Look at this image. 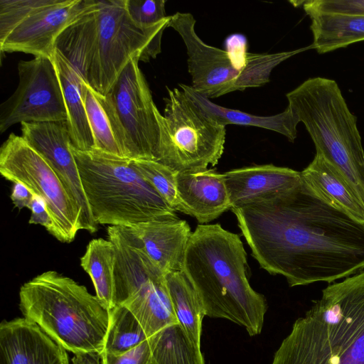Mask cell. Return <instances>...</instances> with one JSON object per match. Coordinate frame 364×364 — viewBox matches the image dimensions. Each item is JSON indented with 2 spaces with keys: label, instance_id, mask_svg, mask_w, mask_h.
Segmentation results:
<instances>
[{
  "label": "cell",
  "instance_id": "35",
  "mask_svg": "<svg viewBox=\"0 0 364 364\" xmlns=\"http://www.w3.org/2000/svg\"><path fill=\"white\" fill-rule=\"evenodd\" d=\"M10 197L14 205L18 209L29 208L33 194L23 184L15 183Z\"/></svg>",
  "mask_w": 364,
  "mask_h": 364
},
{
  "label": "cell",
  "instance_id": "23",
  "mask_svg": "<svg viewBox=\"0 0 364 364\" xmlns=\"http://www.w3.org/2000/svg\"><path fill=\"white\" fill-rule=\"evenodd\" d=\"M313 34L311 48L326 53L364 41V16L335 13H309Z\"/></svg>",
  "mask_w": 364,
  "mask_h": 364
},
{
  "label": "cell",
  "instance_id": "19",
  "mask_svg": "<svg viewBox=\"0 0 364 364\" xmlns=\"http://www.w3.org/2000/svg\"><path fill=\"white\" fill-rule=\"evenodd\" d=\"M128 228L165 274L182 271L186 247L192 233L186 220L173 215Z\"/></svg>",
  "mask_w": 364,
  "mask_h": 364
},
{
  "label": "cell",
  "instance_id": "26",
  "mask_svg": "<svg viewBox=\"0 0 364 364\" xmlns=\"http://www.w3.org/2000/svg\"><path fill=\"white\" fill-rule=\"evenodd\" d=\"M148 340L150 364H205L200 346L189 338L178 323L165 326Z\"/></svg>",
  "mask_w": 364,
  "mask_h": 364
},
{
  "label": "cell",
  "instance_id": "21",
  "mask_svg": "<svg viewBox=\"0 0 364 364\" xmlns=\"http://www.w3.org/2000/svg\"><path fill=\"white\" fill-rule=\"evenodd\" d=\"M64 97L71 145L80 151L95 149L82 94V78L70 62L55 48L52 56Z\"/></svg>",
  "mask_w": 364,
  "mask_h": 364
},
{
  "label": "cell",
  "instance_id": "1",
  "mask_svg": "<svg viewBox=\"0 0 364 364\" xmlns=\"http://www.w3.org/2000/svg\"><path fill=\"white\" fill-rule=\"evenodd\" d=\"M231 210L252 257L289 287L331 283L364 269V223L302 179L274 197Z\"/></svg>",
  "mask_w": 364,
  "mask_h": 364
},
{
  "label": "cell",
  "instance_id": "13",
  "mask_svg": "<svg viewBox=\"0 0 364 364\" xmlns=\"http://www.w3.org/2000/svg\"><path fill=\"white\" fill-rule=\"evenodd\" d=\"M19 82L0 105V132L23 122L67 121L63 91L52 58L35 57L18 64Z\"/></svg>",
  "mask_w": 364,
  "mask_h": 364
},
{
  "label": "cell",
  "instance_id": "33",
  "mask_svg": "<svg viewBox=\"0 0 364 364\" xmlns=\"http://www.w3.org/2000/svg\"><path fill=\"white\" fill-rule=\"evenodd\" d=\"M102 364H150L151 350L149 340L120 354L101 353Z\"/></svg>",
  "mask_w": 364,
  "mask_h": 364
},
{
  "label": "cell",
  "instance_id": "18",
  "mask_svg": "<svg viewBox=\"0 0 364 364\" xmlns=\"http://www.w3.org/2000/svg\"><path fill=\"white\" fill-rule=\"evenodd\" d=\"M223 175L231 209L274 197L301 181V172L273 164L235 168Z\"/></svg>",
  "mask_w": 364,
  "mask_h": 364
},
{
  "label": "cell",
  "instance_id": "31",
  "mask_svg": "<svg viewBox=\"0 0 364 364\" xmlns=\"http://www.w3.org/2000/svg\"><path fill=\"white\" fill-rule=\"evenodd\" d=\"M46 0H0V43Z\"/></svg>",
  "mask_w": 364,
  "mask_h": 364
},
{
  "label": "cell",
  "instance_id": "6",
  "mask_svg": "<svg viewBox=\"0 0 364 364\" xmlns=\"http://www.w3.org/2000/svg\"><path fill=\"white\" fill-rule=\"evenodd\" d=\"M288 107L302 122L320 154L336 168L364 205V149L357 118L337 82L316 77L287 94Z\"/></svg>",
  "mask_w": 364,
  "mask_h": 364
},
{
  "label": "cell",
  "instance_id": "8",
  "mask_svg": "<svg viewBox=\"0 0 364 364\" xmlns=\"http://www.w3.org/2000/svg\"><path fill=\"white\" fill-rule=\"evenodd\" d=\"M196 19L190 13L170 16L168 27L181 37L187 50L191 87L210 99L234 91L263 85L272 70L287 59L311 46L276 53L246 52L236 60L234 54L204 43L195 31Z\"/></svg>",
  "mask_w": 364,
  "mask_h": 364
},
{
  "label": "cell",
  "instance_id": "27",
  "mask_svg": "<svg viewBox=\"0 0 364 364\" xmlns=\"http://www.w3.org/2000/svg\"><path fill=\"white\" fill-rule=\"evenodd\" d=\"M109 312V326L102 353L120 354L149 338L138 319L127 307L115 305Z\"/></svg>",
  "mask_w": 364,
  "mask_h": 364
},
{
  "label": "cell",
  "instance_id": "22",
  "mask_svg": "<svg viewBox=\"0 0 364 364\" xmlns=\"http://www.w3.org/2000/svg\"><path fill=\"white\" fill-rule=\"evenodd\" d=\"M179 87L209 117L218 124L252 126L278 132L293 142L297 136L296 117L287 107L282 113L272 116H257L240 110L230 109L212 102L187 85L179 84Z\"/></svg>",
  "mask_w": 364,
  "mask_h": 364
},
{
  "label": "cell",
  "instance_id": "15",
  "mask_svg": "<svg viewBox=\"0 0 364 364\" xmlns=\"http://www.w3.org/2000/svg\"><path fill=\"white\" fill-rule=\"evenodd\" d=\"M90 0H46L0 43L1 53L52 58L59 36L87 9Z\"/></svg>",
  "mask_w": 364,
  "mask_h": 364
},
{
  "label": "cell",
  "instance_id": "14",
  "mask_svg": "<svg viewBox=\"0 0 364 364\" xmlns=\"http://www.w3.org/2000/svg\"><path fill=\"white\" fill-rule=\"evenodd\" d=\"M21 136L39 153L57 174L81 214L82 230H97L87 202L78 168L70 150L67 121L23 122Z\"/></svg>",
  "mask_w": 364,
  "mask_h": 364
},
{
  "label": "cell",
  "instance_id": "4",
  "mask_svg": "<svg viewBox=\"0 0 364 364\" xmlns=\"http://www.w3.org/2000/svg\"><path fill=\"white\" fill-rule=\"evenodd\" d=\"M272 364H364V269L322 290Z\"/></svg>",
  "mask_w": 364,
  "mask_h": 364
},
{
  "label": "cell",
  "instance_id": "11",
  "mask_svg": "<svg viewBox=\"0 0 364 364\" xmlns=\"http://www.w3.org/2000/svg\"><path fill=\"white\" fill-rule=\"evenodd\" d=\"M132 58L105 96L97 97L109 121L124 157L158 161L161 114L147 82Z\"/></svg>",
  "mask_w": 364,
  "mask_h": 364
},
{
  "label": "cell",
  "instance_id": "29",
  "mask_svg": "<svg viewBox=\"0 0 364 364\" xmlns=\"http://www.w3.org/2000/svg\"><path fill=\"white\" fill-rule=\"evenodd\" d=\"M134 167L174 210L177 204L178 172L155 161L132 160Z\"/></svg>",
  "mask_w": 364,
  "mask_h": 364
},
{
  "label": "cell",
  "instance_id": "12",
  "mask_svg": "<svg viewBox=\"0 0 364 364\" xmlns=\"http://www.w3.org/2000/svg\"><path fill=\"white\" fill-rule=\"evenodd\" d=\"M0 173L45 200L53 223V236L63 242L75 239L82 230L80 210L51 166L21 136L11 133L2 144Z\"/></svg>",
  "mask_w": 364,
  "mask_h": 364
},
{
  "label": "cell",
  "instance_id": "9",
  "mask_svg": "<svg viewBox=\"0 0 364 364\" xmlns=\"http://www.w3.org/2000/svg\"><path fill=\"white\" fill-rule=\"evenodd\" d=\"M108 240L115 254V305L127 307L148 338L178 323L173 310L165 274L151 259L128 227L109 225Z\"/></svg>",
  "mask_w": 364,
  "mask_h": 364
},
{
  "label": "cell",
  "instance_id": "7",
  "mask_svg": "<svg viewBox=\"0 0 364 364\" xmlns=\"http://www.w3.org/2000/svg\"><path fill=\"white\" fill-rule=\"evenodd\" d=\"M96 223L129 227L173 215L171 208L141 175L132 160L70 144Z\"/></svg>",
  "mask_w": 364,
  "mask_h": 364
},
{
  "label": "cell",
  "instance_id": "24",
  "mask_svg": "<svg viewBox=\"0 0 364 364\" xmlns=\"http://www.w3.org/2000/svg\"><path fill=\"white\" fill-rule=\"evenodd\" d=\"M165 278L178 323L189 338L200 346L202 321L205 315L198 294L183 271L167 273Z\"/></svg>",
  "mask_w": 364,
  "mask_h": 364
},
{
  "label": "cell",
  "instance_id": "16",
  "mask_svg": "<svg viewBox=\"0 0 364 364\" xmlns=\"http://www.w3.org/2000/svg\"><path fill=\"white\" fill-rule=\"evenodd\" d=\"M0 364H70L66 350L26 318L0 324Z\"/></svg>",
  "mask_w": 364,
  "mask_h": 364
},
{
  "label": "cell",
  "instance_id": "10",
  "mask_svg": "<svg viewBox=\"0 0 364 364\" xmlns=\"http://www.w3.org/2000/svg\"><path fill=\"white\" fill-rule=\"evenodd\" d=\"M166 88L157 162L178 173L215 166L224 151L225 127L206 115L181 89Z\"/></svg>",
  "mask_w": 364,
  "mask_h": 364
},
{
  "label": "cell",
  "instance_id": "5",
  "mask_svg": "<svg viewBox=\"0 0 364 364\" xmlns=\"http://www.w3.org/2000/svg\"><path fill=\"white\" fill-rule=\"evenodd\" d=\"M19 307L66 350L103 351L109 309L73 279L53 270L37 275L21 287Z\"/></svg>",
  "mask_w": 364,
  "mask_h": 364
},
{
  "label": "cell",
  "instance_id": "34",
  "mask_svg": "<svg viewBox=\"0 0 364 364\" xmlns=\"http://www.w3.org/2000/svg\"><path fill=\"white\" fill-rule=\"evenodd\" d=\"M28 209L31 211L29 224L42 225L50 234H52L53 223L45 200L42 198L33 195Z\"/></svg>",
  "mask_w": 364,
  "mask_h": 364
},
{
  "label": "cell",
  "instance_id": "3",
  "mask_svg": "<svg viewBox=\"0 0 364 364\" xmlns=\"http://www.w3.org/2000/svg\"><path fill=\"white\" fill-rule=\"evenodd\" d=\"M247 255L238 235L220 224L198 225L188 240L182 271L198 294L205 315L230 321L251 336L261 333L264 296L247 277Z\"/></svg>",
  "mask_w": 364,
  "mask_h": 364
},
{
  "label": "cell",
  "instance_id": "28",
  "mask_svg": "<svg viewBox=\"0 0 364 364\" xmlns=\"http://www.w3.org/2000/svg\"><path fill=\"white\" fill-rule=\"evenodd\" d=\"M82 94L94 138L95 149L124 157L115 139L108 117L96 93L83 80L82 81Z\"/></svg>",
  "mask_w": 364,
  "mask_h": 364
},
{
  "label": "cell",
  "instance_id": "30",
  "mask_svg": "<svg viewBox=\"0 0 364 364\" xmlns=\"http://www.w3.org/2000/svg\"><path fill=\"white\" fill-rule=\"evenodd\" d=\"M165 0H126L127 11L139 26L147 28H166L170 16L166 15Z\"/></svg>",
  "mask_w": 364,
  "mask_h": 364
},
{
  "label": "cell",
  "instance_id": "25",
  "mask_svg": "<svg viewBox=\"0 0 364 364\" xmlns=\"http://www.w3.org/2000/svg\"><path fill=\"white\" fill-rule=\"evenodd\" d=\"M116 254L107 239L96 238L88 243L80 265L90 277L98 299L109 310L115 306Z\"/></svg>",
  "mask_w": 364,
  "mask_h": 364
},
{
  "label": "cell",
  "instance_id": "17",
  "mask_svg": "<svg viewBox=\"0 0 364 364\" xmlns=\"http://www.w3.org/2000/svg\"><path fill=\"white\" fill-rule=\"evenodd\" d=\"M175 210L208 223L231 209L223 173L214 168L178 172Z\"/></svg>",
  "mask_w": 364,
  "mask_h": 364
},
{
  "label": "cell",
  "instance_id": "32",
  "mask_svg": "<svg viewBox=\"0 0 364 364\" xmlns=\"http://www.w3.org/2000/svg\"><path fill=\"white\" fill-rule=\"evenodd\" d=\"M291 3L295 6H302L306 14L323 12L364 16V0H310Z\"/></svg>",
  "mask_w": 364,
  "mask_h": 364
},
{
  "label": "cell",
  "instance_id": "2",
  "mask_svg": "<svg viewBox=\"0 0 364 364\" xmlns=\"http://www.w3.org/2000/svg\"><path fill=\"white\" fill-rule=\"evenodd\" d=\"M164 30L136 24L126 0H90L86 11L57 38L55 48L96 94L105 96L132 58L146 63L161 53Z\"/></svg>",
  "mask_w": 364,
  "mask_h": 364
},
{
  "label": "cell",
  "instance_id": "20",
  "mask_svg": "<svg viewBox=\"0 0 364 364\" xmlns=\"http://www.w3.org/2000/svg\"><path fill=\"white\" fill-rule=\"evenodd\" d=\"M302 181L318 196L364 223V205L341 173L320 154L301 172Z\"/></svg>",
  "mask_w": 364,
  "mask_h": 364
},
{
  "label": "cell",
  "instance_id": "36",
  "mask_svg": "<svg viewBox=\"0 0 364 364\" xmlns=\"http://www.w3.org/2000/svg\"><path fill=\"white\" fill-rule=\"evenodd\" d=\"M72 364H102L101 354L97 352H85L74 354Z\"/></svg>",
  "mask_w": 364,
  "mask_h": 364
}]
</instances>
